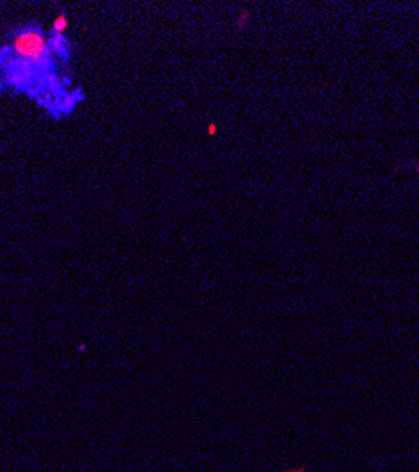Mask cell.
Masks as SVG:
<instances>
[{"label": "cell", "mask_w": 419, "mask_h": 472, "mask_svg": "<svg viewBox=\"0 0 419 472\" xmlns=\"http://www.w3.org/2000/svg\"><path fill=\"white\" fill-rule=\"evenodd\" d=\"M11 47L15 49L19 57L26 60H40L45 53V40L44 36L36 30L26 28L23 32H17L11 40Z\"/></svg>", "instance_id": "1"}]
</instances>
